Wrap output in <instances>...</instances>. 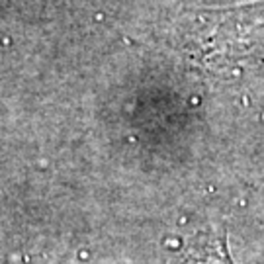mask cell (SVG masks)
I'll list each match as a JSON object with an SVG mask.
<instances>
[{"label": "cell", "instance_id": "obj_1", "mask_svg": "<svg viewBox=\"0 0 264 264\" xmlns=\"http://www.w3.org/2000/svg\"><path fill=\"white\" fill-rule=\"evenodd\" d=\"M182 264H231V258L227 256V249L223 241L205 239L204 243L196 245L188 252L186 260Z\"/></svg>", "mask_w": 264, "mask_h": 264}]
</instances>
